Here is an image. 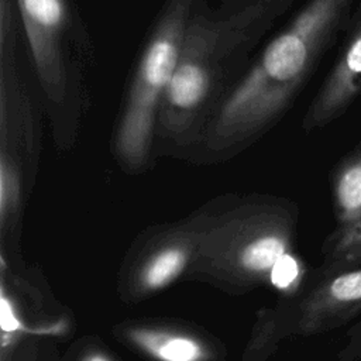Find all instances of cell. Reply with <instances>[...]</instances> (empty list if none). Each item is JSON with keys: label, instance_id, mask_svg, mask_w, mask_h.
<instances>
[{"label": "cell", "instance_id": "6da1fadb", "mask_svg": "<svg viewBox=\"0 0 361 361\" xmlns=\"http://www.w3.org/2000/svg\"><path fill=\"white\" fill-rule=\"evenodd\" d=\"M295 0H197L175 75L162 100L157 138L197 145L212 118L243 79L262 39Z\"/></svg>", "mask_w": 361, "mask_h": 361}, {"label": "cell", "instance_id": "7a4b0ae2", "mask_svg": "<svg viewBox=\"0 0 361 361\" xmlns=\"http://www.w3.org/2000/svg\"><path fill=\"white\" fill-rule=\"evenodd\" d=\"M358 0H309L264 47L223 102L197 147L224 155L248 145L293 104L344 34Z\"/></svg>", "mask_w": 361, "mask_h": 361}, {"label": "cell", "instance_id": "9c48e42d", "mask_svg": "<svg viewBox=\"0 0 361 361\" xmlns=\"http://www.w3.org/2000/svg\"><path fill=\"white\" fill-rule=\"evenodd\" d=\"M126 337L155 361H207L209 350L197 337L166 327L134 326Z\"/></svg>", "mask_w": 361, "mask_h": 361}, {"label": "cell", "instance_id": "7c38bea8", "mask_svg": "<svg viewBox=\"0 0 361 361\" xmlns=\"http://www.w3.org/2000/svg\"><path fill=\"white\" fill-rule=\"evenodd\" d=\"M268 279L271 285L279 290L292 289L300 279V264L290 254H283L271 268Z\"/></svg>", "mask_w": 361, "mask_h": 361}, {"label": "cell", "instance_id": "30bf717a", "mask_svg": "<svg viewBox=\"0 0 361 361\" xmlns=\"http://www.w3.org/2000/svg\"><path fill=\"white\" fill-rule=\"evenodd\" d=\"M331 192L338 223L361 216V144L336 166Z\"/></svg>", "mask_w": 361, "mask_h": 361}, {"label": "cell", "instance_id": "4fadbf2b", "mask_svg": "<svg viewBox=\"0 0 361 361\" xmlns=\"http://www.w3.org/2000/svg\"><path fill=\"white\" fill-rule=\"evenodd\" d=\"M17 200V176L11 158L1 155L0 162V212L4 217L6 212L11 209Z\"/></svg>", "mask_w": 361, "mask_h": 361}, {"label": "cell", "instance_id": "5bb4252c", "mask_svg": "<svg viewBox=\"0 0 361 361\" xmlns=\"http://www.w3.org/2000/svg\"><path fill=\"white\" fill-rule=\"evenodd\" d=\"M83 361H111L110 357H107L103 353H92L83 358Z\"/></svg>", "mask_w": 361, "mask_h": 361}, {"label": "cell", "instance_id": "3957f363", "mask_svg": "<svg viewBox=\"0 0 361 361\" xmlns=\"http://www.w3.org/2000/svg\"><path fill=\"white\" fill-rule=\"evenodd\" d=\"M32 78L55 131L71 137L90 104L94 45L73 0H16Z\"/></svg>", "mask_w": 361, "mask_h": 361}, {"label": "cell", "instance_id": "277c9868", "mask_svg": "<svg viewBox=\"0 0 361 361\" xmlns=\"http://www.w3.org/2000/svg\"><path fill=\"white\" fill-rule=\"evenodd\" d=\"M196 1L165 0L135 61L114 133V149L130 166L145 162L157 138L159 109L175 75Z\"/></svg>", "mask_w": 361, "mask_h": 361}, {"label": "cell", "instance_id": "8992f818", "mask_svg": "<svg viewBox=\"0 0 361 361\" xmlns=\"http://www.w3.org/2000/svg\"><path fill=\"white\" fill-rule=\"evenodd\" d=\"M361 94V0H358L337 59L319 87L303 118L313 131L338 118Z\"/></svg>", "mask_w": 361, "mask_h": 361}, {"label": "cell", "instance_id": "52a82bcc", "mask_svg": "<svg viewBox=\"0 0 361 361\" xmlns=\"http://www.w3.org/2000/svg\"><path fill=\"white\" fill-rule=\"evenodd\" d=\"M361 310V267L329 275L303 302L299 329L313 334L337 327Z\"/></svg>", "mask_w": 361, "mask_h": 361}, {"label": "cell", "instance_id": "5b68a950", "mask_svg": "<svg viewBox=\"0 0 361 361\" xmlns=\"http://www.w3.org/2000/svg\"><path fill=\"white\" fill-rule=\"evenodd\" d=\"M292 220L282 212L231 216L199 235L196 258L202 269L230 279L268 276L274 264L289 252Z\"/></svg>", "mask_w": 361, "mask_h": 361}, {"label": "cell", "instance_id": "ba28073f", "mask_svg": "<svg viewBox=\"0 0 361 361\" xmlns=\"http://www.w3.org/2000/svg\"><path fill=\"white\" fill-rule=\"evenodd\" d=\"M199 235L176 234L152 250L135 275V288L141 292H154L173 282L196 255Z\"/></svg>", "mask_w": 361, "mask_h": 361}, {"label": "cell", "instance_id": "8fae6325", "mask_svg": "<svg viewBox=\"0 0 361 361\" xmlns=\"http://www.w3.org/2000/svg\"><path fill=\"white\" fill-rule=\"evenodd\" d=\"M361 267V216L338 223L326 244V269L337 274Z\"/></svg>", "mask_w": 361, "mask_h": 361}]
</instances>
